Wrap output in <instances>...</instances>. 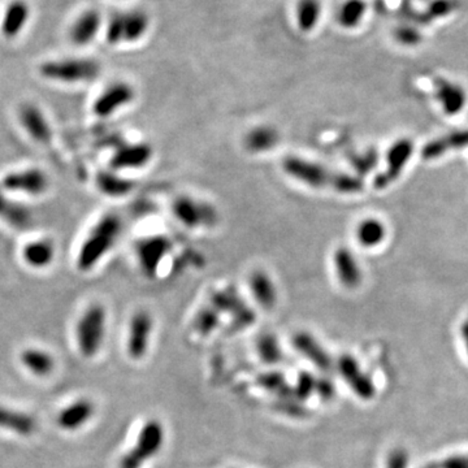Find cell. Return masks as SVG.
I'll return each instance as SVG.
<instances>
[{"label":"cell","instance_id":"obj_1","mask_svg":"<svg viewBox=\"0 0 468 468\" xmlns=\"http://www.w3.org/2000/svg\"><path fill=\"white\" fill-rule=\"evenodd\" d=\"M283 172L295 181L313 189H332L343 194L363 190V182L357 176L331 171L327 166L301 156L289 155L283 160Z\"/></svg>","mask_w":468,"mask_h":468},{"label":"cell","instance_id":"obj_2","mask_svg":"<svg viewBox=\"0 0 468 468\" xmlns=\"http://www.w3.org/2000/svg\"><path fill=\"white\" fill-rule=\"evenodd\" d=\"M123 232V220L116 214H104L93 226L79 247L77 267L81 272L93 270L115 244Z\"/></svg>","mask_w":468,"mask_h":468},{"label":"cell","instance_id":"obj_3","mask_svg":"<svg viewBox=\"0 0 468 468\" xmlns=\"http://www.w3.org/2000/svg\"><path fill=\"white\" fill-rule=\"evenodd\" d=\"M166 442V428L157 419H148L139 429L134 446L120 462V468H142L156 457Z\"/></svg>","mask_w":468,"mask_h":468},{"label":"cell","instance_id":"obj_4","mask_svg":"<svg viewBox=\"0 0 468 468\" xmlns=\"http://www.w3.org/2000/svg\"><path fill=\"white\" fill-rule=\"evenodd\" d=\"M106 325L107 312L99 303L88 306L81 315L76 328V337L79 352L85 358H93L100 350L106 336Z\"/></svg>","mask_w":468,"mask_h":468},{"label":"cell","instance_id":"obj_5","mask_svg":"<svg viewBox=\"0 0 468 468\" xmlns=\"http://www.w3.org/2000/svg\"><path fill=\"white\" fill-rule=\"evenodd\" d=\"M40 75L47 79L76 84L88 82L99 76L100 67L97 61L90 58H65L58 61H47L40 65Z\"/></svg>","mask_w":468,"mask_h":468},{"label":"cell","instance_id":"obj_6","mask_svg":"<svg viewBox=\"0 0 468 468\" xmlns=\"http://www.w3.org/2000/svg\"><path fill=\"white\" fill-rule=\"evenodd\" d=\"M172 212L181 224L190 229L210 228L219 221V214L214 205L187 195L176 198Z\"/></svg>","mask_w":468,"mask_h":468},{"label":"cell","instance_id":"obj_7","mask_svg":"<svg viewBox=\"0 0 468 468\" xmlns=\"http://www.w3.org/2000/svg\"><path fill=\"white\" fill-rule=\"evenodd\" d=\"M210 303L216 307L221 316L228 315L238 328H247L253 325L256 319L255 311L233 286H228L211 294Z\"/></svg>","mask_w":468,"mask_h":468},{"label":"cell","instance_id":"obj_8","mask_svg":"<svg viewBox=\"0 0 468 468\" xmlns=\"http://www.w3.org/2000/svg\"><path fill=\"white\" fill-rule=\"evenodd\" d=\"M1 187L7 193H22V194H45L49 187V176L39 168H26L13 171L4 176L0 181Z\"/></svg>","mask_w":468,"mask_h":468},{"label":"cell","instance_id":"obj_9","mask_svg":"<svg viewBox=\"0 0 468 468\" xmlns=\"http://www.w3.org/2000/svg\"><path fill=\"white\" fill-rule=\"evenodd\" d=\"M154 331V319L147 311H136L129 322L127 350L133 361H142L148 352Z\"/></svg>","mask_w":468,"mask_h":468},{"label":"cell","instance_id":"obj_10","mask_svg":"<svg viewBox=\"0 0 468 468\" xmlns=\"http://www.w3.org/2000/svg\"><path fill=\"white\" fill-rule=\"evenodd\" d=\"M147 28L148 19L142 12L117 15L108 25L107 40L111 45H117L120 42H134L145 36Z\"/></svg>","mask_w":468,"mask_h":468},{"label":"cell","instance_id":"obj_11","mask_svg":"<svg viewBox=\"0 0 468 468\" xmlns=\"http://www.w3.org/2000/svg\"><path fill=\"white\" fill-rule=\"evenodd\" d=\"M136 98V91L127 82H115L109 85L93 104V111L98 117L107 118L121 108L127 107Z\"/></svg>","mask_w":468,"mask_h":468},{"label":"cell","instance_id":"obj_12","mask_svg":"<svg viewBox=\"0 0 468 468\" xmlns=\"http://www.w3.org/2000/svg\"><path fill=\"white\" fill-rule=\"evenodd\" d=\"M171 249H172L171 241L163 235L148 237L139 241L136 244V253L142 272L145 273L147 277H154L159 265L171 251Z\"/></svg>","mask_w":468,"mask_h":468},{"label":"cell","instance_id":"obj_13","mask_svg":"<svg viewBox=\"0 0 468 468\" xmlns=\"http://www.w3.org/2000/svg\"><path fill=\"white\" fill-rule=\"evenodd\" d=\"M414 151V143L409 138H402L397 141L388 151V168L380 175L376 176L373 185L376 189H385L400 177L405 166L409 163Z\"/></svg>","mask_w":468,"mask_h":468},{"label":"cell","instance_id":"obj_14","mask_svg":"<svg viewBox=\"0 0 468 468\" xmlns=\"http://www.w3.org/2000/svg\"><path fill=\"white\" fill-rule=\"evenodd\" d=\"M19 120L21 127L30 138L39 145H49L52 139V127L43 111L34 103L20 106Z\"/></svg>","mask_w":468,"mask_h":468},{"label":"cell","instance_id":"obj_15","mask_svg":"<svg viewBox=\"0 0 468 468\" xmlns=\"http://www.w3.org/2000/svg\"><path fill=\"white\" fill-rule=\"evenodd\" d=\"M338 370L342 379L348 382L351 390L361 398L370 400L375 396V387L370 377L361 370L358 361L351 355H342L338 361Z\"/></svg>","mask_w":468,"mask_h":468},{"label":"cell","instance_id":"obj_16","mask_svg":"<svg viewBox=\"0 0 468 468\" xmlns=\"http://www.w3.org/2000/svg\"><path fill=\"white\" fill-rule=\"evenodd\" d=\"M154 156V150L148 143H127L120 146L111 159V166L120 169H139L147 166Z\"/></svg>","mask_w":468,"mask_h":468},{"label":"cell","instance_id":"obj_17","mask_svg":"<svg viewBox=\"0 0 468 468\" xmlns=\"http://www.w3.org/2000/svg\"><path fill=\"white\" fill-rule=\"evenodd\" d=\"M435 94L444 112L448 116L459 114L467 103L466 90L446 78L435 81Z\"/></svg>","mask_w":468,"mask_h":468},{"label":"cell","instance_id":"obj_18","mask_svg":"<svg viewBox=\"0 0 468 468\" xmlns=\"http://www.w3.org/2000/svg\"><path fill=\"white\" fill-rule=\"evenodd\" d=\"M292 346L306 359L313 363L318 368L322 370H331L332 359L329 354L310 332H297L292 336Z\"/></svg>","mask_w":468,"mask_h":468},{"label":"cell","instance_id":"obj_19","mask_svg":"<svg viewBox=\"0 0 468 468\" xmlns=\"http://www.w3.org/2000/svg\"><path fill=\"white\" fill-rule=\"evenodd\" d=\"M95 405L88 398H79L61 410L58 416V427L68 432L84 428L94 418Z\"/></svg>","mask_w":468,"mask_h":468},{"label":"cell","instance_id":"obj_20","mask_svg":"<svg viewBox=\"0 0 468 468\" xmlns=\"http://www.w3.org/2000/svg\"><path fill=\"white\" fill-rule=\"evenodd\" d=\"M336 274L342 286L346 289H355L361 283V271L355 255L348 247H340L334 253Z\"/></svg>","mask_w":468,"mask_h":468},{"label":"cell","instance_id":"obj_21","mask_svg":"<svg viewBox=\"0 0 468 468\" xmlns=\"http://www.w3.org/2000/svg\"><path fill=\"white\" fill-rule=\"evenodd\" d=\"M249 286L253 294L254 299L263 310H273L279 301V292L272 277L264 271H255L251 273Z\"/></svg>","mask_w":468,"mask_h":468},{"label":"cell","instance_id":"obj_22","mask_svg":"<svg viewBox=\"0 0 468 468\" xmlns=\"http://www.w3.org/2000/svg\"><path fill=\"white\" fill-rule=\"evenodd\" d=\"M468 147V130H457L451 132L446 136H439L437 139L430 141L421 150V157L424 160L439 159L446 153L454 150H462Z\"/></svg>","mask_w":468,"mask_h":468},{"label":"cell","instance_id":"obj_23","mask_svg":"<svg viewBox=\"0 0 468 468\" xmlns=\"http://www.w3.org/2000/svg\"><path fill=\"white\" fill-rule=\"evenodd\" d=\"M55 244L49 238H39L25 244L22 249V259L31 268L42 270L49 267L55 259Z\"/></svg>","mask_w":468,"mask_h":468},{"label":"cell","instance_id":"obj_24","mask_svg":"<svg viewBox=\"0 0 468 468\" xmlns=\"http://www.w3.org/2000/svg\"><path fill=\"white\" fill-rule=\"evenodd\" d=\"M280 142V133L276 127L260 125L254 127L244 136V147L254 154L267 153L277 146Z\"/></svg>","mask_w":468,"mask_h":468},{"label":"cell","instance_id":"obj_25","mask_svg":"<svg viewBox=\"0 0 468 468\" xmlns=\"http://www.w3.org/2000/svg\"><path fill=\"white\" fill-rule=\"evenodd\" d=\"M100 15L97 10H88L81 15L70 29V39L77 46H85L97 36L100 28Z\"/></svg>","mask_w":468,"mask_h":468},{"label":"cell","instance_id":"obj_26","mask_svg":"<svg viewBox=\"0 0 468 468\" xmlns=\"http://www.w3.org/2000/svg\"><path fill=\"white\" fill-rule=\"evenodd\" d=\"M0 428L21 436H29L37 428V421L25 412L0 406Z\"/></svg>","mask_w":468,"mask_h":468},{"label":"cell","instance_id":"obj_27","mask_svg":"<svg viewBox=\"0 0 468 468\" xmlns=\"http://www.w3.org/2000/svg\"><path fill=\"white\" fill-rule=\"evenodd\" d=\"M29 17V7L25 1L16 0L10 3L7 7L3 22H1V31L7 38H13L19 34L22 28L25 26Z\"/></svg>","mask_w":468,"mask_h":468},{"label":"cell","instance_id":"obj_28","mask_svg":"<svg viewBox=\"0 0 468 468\" xmlns=\"http://www.w3.org/2000/svg\"><path fill=\"white\" fill-rule=\"evenodd\" d=\"M95 184L97 187L107 196L112 198H120L127 195L134 189V182L127 180L125 177L117 175L115 172L109 171H102L98 173L95 177Z\"/></svg>","mask_w":468,"mask_h":468},{"label":"cell","instance_id":"obj_29","mask_svg":"<svg viewBox=\"0 0 468 468\" xmlns=\"http://www.w3.org/2000/svg\"><path fill=\"white\" fill-rule=\"evenodd\" d=\"M366 0H345L337 12V22L343 29H355L367 15Z\"/></svg>","mask_w":468,"mask_h":468},{"label":"cell","instance_id":"obj_30","mask_svg":"<svg viewBox=\"0 0 468 468\" xmlns=\"http://www.w3.org/2000/svg\"><path fill=\"white\" fill-rule=\"evenodd\" d=\"M22 364L37 376H47L55 367V361L49 352L40 349H26L21 354Z\"/></svg>","mask_w":468,"mask_h":468},{"label":"cell","instance_id":"obj_31","mask_svg":"<svg viewBox=\"0 0 468 468\" xmlns=\"http://www.w3.org/2000/svg\"><path fill=\"white\" fill-rule=\"evenodd\" d=\"M297 24L302 31L315 29L322 17V3L320 0H299L297 4Z\"/></svg>","mask_w":468,"mask_h":468},{"label":"cell","instance_id":"obj_32","mask_svg":"<svg viewBox=\"0 0 468 468\" xmlns=\"http://www.w3.org/2000/svg\"><path fill=\"white\" fill-rule=\"evenodd\" d=\"M0 217L3 221H6L7 224L17 231L28 229L33 221V214L29 207L25 203L16 202L12 199H10L8 203L4 207L3 212L0 214Z\"/></svg>","mask_w":468,"mask_h":468},{"label":"cell","instance_id":"obj_33","mask_svg":"<svg viewBox=\"0 0 468 468\" xmlns=\"http://www.w3.org/2000/svg\"><path fill=\"white\" fill-rule=\"evenodd\" d=\"M387 235V229L380 220L367 219L363 220L357 228L358 242L364 247H375L380 244Z\"/></svg>","mask_w":468,"mask_h":468},{"label":"cell","instance_id":"obj_34","mask_svg":"<svg viewBox=\"0 0 468 468\" xmlns=\"http://www.w3.org/2000/svg\"><path fill=\"white\" fill-rule=\"evenodd\" d=\"M221 318H223L221 313L216 310V307H214L210 302L207 303L195 313L194 322H193L195 332L205 337L212 334L219 328Z\"/></svg>","mask_w":468,"mask_h":468},{"label":"cell","instance_id":"obj_35","mask_svg":"<svg viewBox=\"0 0 468 468\" xmlns=\"http://www.w3.org/2000/svg\"><path fill=\"white\" fill-rule=\"evenodd\" d=\"M256 350H258L260 359L265 363L274 364L283 359V352L281 345L277 341L276 336L270 334V333L259 337V340L256 342Z\"/></svg>","mask_w":468,"mask_h":468},{"label":"cell","instance_id":"obj_36","mask_svg":"<svg viewBox=\"0 0 468 468\" xmlns=\"http://www.w3.org/2000/svg\"><path fill=\"white\" fill-rule=\"evenodd\" d=\"M316 387H318V381L315 380V377L307 372H303L298 376V380H297L295 396L299 397L301 400H306L316 390Z\"/></svg>","mask_w":468,"mask_h":468},{"label":"cell","instance_id":"obj_37","mask_svg":"<svg viewBox=\"0 0 468 468\" xmlns=\"http://www.w3.org/2000/svg\"><path fill=\"white\" fill-rule=\"evenodd\" d=\"M396 37L398 42L405 45V46H416L421 42V34L418 29L410 28V26H402L396 31Z\"/></svg>","mask_w":468,"mask_h":468},{"label":"cell","instance_id":"obj_38","mask_svg":"<svg viewBox=\"0 0 468 468\" xmlns=\"http://www.w3.org/2000/svg\"><path fill=\"white\" fill-rule=\"evenodd\" d=\"M377 163V153L370 150L368 153H366L364 155L358 156L355 159V168L361 172V173H367L370 172L373 166H376Z\"/></svg>","mask_w":468,"mask_h":468},{"label":"cell","instance_id":"obj_39","mask_svg":"<svg viewBox=\"0 0 468 468\" xmlns=\"http://www.w3.org/2000/svg\"><path fill=\"white\" fill-rule=\"evenodd\" d=\"M260 384L265 387L267 389L272 390V391L283 390V387L286 385L283 373L281 375L280 373H268L263 377H260Z\"/></svg>","mask_w":468,"mask_h":468},{"label":"cell","instance_id":"obj_40","mask_svg":"<svg viewBox=\"0 0 468 468\" xmlns=\"http://www.w3.org/2000/svg\"><path fill=\"white\" fill-rule=\"evenodd\" d=\"M409 458L403 450H396L390 454L387 468H407Z\"/></svg>","mask_w":468,"mask_h":468},{"label":"cell","instance_id":"obj_41","mask_svg":"<svg viewBox=\"0 0 468 468\" xmlns=\"http://www.w3.org/2000/svg\"><path fill=\"white\" fill-rule=\"evenodd\" d=\"M436 468H468V455H459L442 460Z\"/></svg>","mask_w":468,"mask_h":468},{"label":"cell","instance_id":"obj_42","mask_svg":"<svg viewBox=\"0 0 468 468\" xmlns=\"http://www.w3.org/2000/svg\"><path fill=\"white\" fill-rule=\"evenodd\" d=\"M8 201H10V198L7 196V192L0 185V214L3 212V210H4L6 205L8 203Z\"/></svg>","mask_w":468,"mask_h":468},{"label":"cell","instance_id":"obj_43","mask_svg":"<svg viewBox=\"0 0 468 468\" xmlns=\"http://www.w3.org/2000/svg\"><path fill=\"white\" fill-rule=\"evenodd\" d=\"M462 336H463V340H465V343H466V348H467L468 351V322L462 328Z\"/></svg>","mask_w":468,"mask_h":468},{"label":"cell","instance_id":"obj_44","mask_svg":"<svg viewBox=\"0 0 468 468\" xmlns=\"http://www.w3.org/2000/svg\"><path fill=\"white\" fill-rule=\"evenodd\" d=\"M426 468H436V466H429V467H426Z\"/></svg>","mask_w":468,"mask_h":468}]
</instances>
